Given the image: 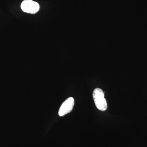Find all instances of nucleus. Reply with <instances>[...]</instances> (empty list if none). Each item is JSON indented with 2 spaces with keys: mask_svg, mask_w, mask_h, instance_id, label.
Segmentation results:
<instances>
[{
  "mask_svg": "<svg viewBox=\"0 0 147 147\" xmlns=\"http://www.w3.org/2000/svg\"><path fill=\"white\" fill-rule=\"evenodd\" d=\"M93 97L96 106L98 109L104 111L108 108L107 101L104 98V93L101 89L96 88L93 92Z\"/></svg>",
  "mask_w": 147,
  "mask_h": 147,
  "instance_id": "obj_1",
  "label": "nucleus"
},
{
  "mask_svg": "<svg viewBox=\"0 0 147 147\" xmlns=\"http://www.w3.org/2000/svg\"><path fill=\"white\" fill-rule=\"evenodd\" d=\"M21 7L24 12L32 14L36 13L40 9L38 3L32 0H24L21 3Z\"/></svg>",
  "mask_w": 147,
  "mask_h": 147,
  "instance_id": "obj_2",
  "label": "nucleus"
},
{
  "mask_svg": "<svg viewBox=\"0 0 147 147\" xmlns=\"http://www.w3.org/2000/svg\"><path fill=\"white\" fill-rule=\"evenodd\" d=\"M74 104L73 98L69 97L67 98L61 105L59 110V115L62 117L71 112L73 109Z\"/></svg>",
  "mask_w": 147,
  "mask_h": 147,
  "instance_id": "obj_3",
  "label": "nucleus"
}]
</instances>
